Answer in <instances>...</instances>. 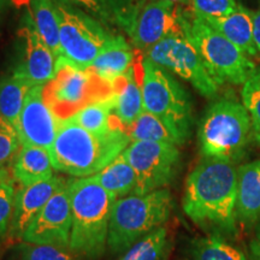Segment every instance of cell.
Here are the masks:
<instances>
[{
    "mask_svg": "<svg viewBox=\"0 0 260 260\" xmlns=\"http://www.w3.org/2000/svg\"><path fill=\"white\" fill-rule=\"evenodd\" d=\"M237 170L232 161L204 158L188 175L182 200L195 224L233 234L236 230Z\"/></svg>",
    "mask_w": 260,
    "mask_h": 260,
    "instance_id": "6da1fadb",
    "label": "cell"
},
{
    "mask_svg": "<svg viewBox=\"0 0 260 260\" xmlns=\"http://www.w3.org/2000/svg\"><path fill=\"white\" fill-rule=\"evenodd\" d=\"M130 142L121 129L92 133L70 119H58L57 136L50 153L54 170L82 178L102 171L123 153Z\"/></svg>",
    "mask_w": 260,
    "mask_h": 260,
    "instance_id": "7a4b0ae2",
    "label": "cell"
},
{
    "mask_svg": "<svg viewBox=\"0 0 260 260\" xmlns=\"http://www.w3.org/2000/svg\"><path fill=\"white\" fill-rule=\"evenodd\" d=\"M73 226L69 251L81 260H99L107 247L115 197L92 176L68 180Z\"/></svg>",
    "mask_w": 260,
    "mask_h": 260,
    "instance_id": "3957f363",
    "label": "cell"
},
{
    "mask_svg": "<svg viewBox=\"0 0 260 260\" xmlns=\"http://www.w3.org/2000/svg\"><path fill=\"white\" fill-rule=\"evenodd\" d=\"M172 197L167 188L146 194H132L116 200L110 218L107 248L123 254L136 241L162 226L170 217Z\"/></svg>",
    "mask_w": 260,
    "mask_h": 260,
    "instance_id": "277c9868",
    "label": "cell"
},
{
    "mask_svg": "<svg viewBox=\"0 0 260 260\" xmlns=\"http://www.w3.org/2000/svg\"><path fill=\"white\" fill-rule=\"evenodd\" d=\"M252 119L243 104L220 99L205 113L199 128L204 158L234 161L241 158L251 134Z\"/></svg>",
    "mask_w": 260,
    "mask_h": 260,
    "instance_id": "5b68a950",
    "label": "cell"
},
{
    "mask_svg": "<svg viewBox=\"0 0 260 260\" xmlns=\"http://www.w3.org/2000/svg\"><path fill=\"white\" fill-rule=\"evenodd\" d=\"M181 24L184 37L197 48L207 71L217 84L245 83L254 73L255 64L246 57L245 52L228 40L224 35L194 15L187 19L182 15Z\"/></svg>",
    "mask_w": 260,
    "mask_h": 260,
    "instance_id": "8992f818",
    "label": "cell"
},
{
    "mask_svg": "<svg viewBox=\"0 0 260 260\" xmlns=\"http://www.w3.org/2000/svg\"><path fill=\"white\" fill-rule=\"evenodd\" d=\"M112 83L92 70L79 69L57 59L56 75L44 86V99L59 121H65L89 104L110 99Z\"/></svg>",
    "mask_w": 260,
    "mask_h": 260,
    "instance_id": "52a82bcc",
    "label": "cell"
},
{
    "mask_svg": "<svg viewBox=\"0 0 260 260\" xmlns=\"http://www.w3.org/2000/svg\"><path fill=\"white\" fill-rule=\"evenodd\" d=\"M144 110L158 116L188 139L191 104L186 89L164 68L145 57L142 81Z\"/></svg>",
    "mask_w": 260,
    "mask_h": 260,
    "instance_id": "ba28073f",
    "label": "cell"
},
{
    "mask_svg": "<svg viewBox=\"0 0 260 260\" xmlns=\"http://www.w3.org/2000/svg\"><path fill=\"white\" fill-rule=\"evenodd\" d=\"M58 23L61 54L57 59L64 60L79 69H88L105 47L111 35L106 32L103 25L83 14L73 9L63 2H54Z\"/></svg>",
    "mask_w": 260,
    "mask_h": 260,
    "instance_id": "9c48e42d",
    "label": "cell"
},
{
    "mask_svg": "<svg viewBox=\"0 0 260 260\" xmlns=\"http://www.w3.org/2000/svg\"><path fill=\"white\" fill-rule=\"evenodd\" d=\"M136 174L133 194L162 189L171 183L180 168V149L176 145L157 141H134L122 153Z\"/></svg>",
    "mask_w": 260,
    "mask_h": 260,
    "instance_id": "30bf717a",
    "label": "cell"
},
{
    "mask_svg": "<svg viewBox=\"0 0 260 260\" xmlns=\"http://www.w3.org/2000/svg\"><path fill=\"white\" fill-rule=\"evenodd\" d=\"M146 58L188 81L201 95L212 98L218 84L207 71L197 48L184 35H171L146 51Z\"/></svg>",
    "mask_w": 260,
    "mask_h": 260,
    "instance_id": "8fae6325",
    "label": "cell"
},
{
    "mask_svg": "<svg viewBox=\"0 0 260 260\" xmlns=\"http://www.w3.org/2000/svg\"><path fill=\"white\" fill-rule=\"evenodd\" d=\"M182 15L168 0H154L138 4L128 15L119 19L138 50H149L162 39L171 35H184L181 24Z\"/></svg>",
    "mask_w": 260,
    "mask_h": 260,
    "instance_id": "7c38bea8",
    "label": "cell"
},
{
    "mask_svg": "<svg viewBox=\"0 0 260 260\" xmlns=\"http://www.w3.org/2000/svg\"><path fill=\"white\" fill-rule=\"evenodd\" d=\"M73 213L68 181L52 195L34 220L29 224L22 241L38 245H51L69 249Z\"/></svg>",
    "mask_w": 260,
    "mask_h": 260,
    "instance_id": "4fadbf2b",
    "label": "cell"
},
{
    "mask_svg": "<svg viewBox=\"0 0 260 260\" xmlns=\"http://www.w3.org/2000/svg\"><path fill=\"white\" fill-rule=\"evenodd\" d=\"M16 130L22 146L50 151L57 136L58 118L45 102L44 86H34L28 92Z\"/></svg>",
    "mask_w": 260,
    "mask_h": 260,
    "instance_id": "5bb4252c",
    "label": "cell"
},
{
    "mask_svg": "<svg viewBox=\"0 0 260 260\" xmlns=\"http://www.w3.org/2000/svg\"><path fill=\"white\" fill-rule=\"evenodd\" d=\"M144 59L140 50H136L134 63L124 75L113 81V116L124 128L132 124L144 111L142 81H144Z\"/></svg>",
    "mask_w": 260,
    "mask_h": 260,
    "instance_id": "9a60e30c",
    "label": "cell"
},
{
    "mask_svg": "<svg viewBox=\"0 0 260 260\" xmlns=\"http://www.w3.org/2000/svg\"><path fill=\"white\" fill-rule=\"evenodd\" d=\"M19 37L24 42V58L15 71L32 86H45L56 75V54L35 30L28 16L27 24L19 30Z\"/></svg>",
    "mask_w": 260,
    "mask_h": 260,
    "instance_id": "2e32d148",
    "label": "cell"
},
{
    "mask_svg": "<svg viewBox=\"0 0 260 260\" xmlns=\"http://www.w3.org/2000/svg\"><path fill=\"white\" fill-rule=\"evenodd\" d=\"M65 181L67 180L60 176H53L50 180L31 186H21L15 195L14 213L9 230L12 239H22L29 224Z\"/></svg>",
    "mask_w": 260,
    "mask_h": 260,
    "instance_id": "e0dca14e",
    "label": "cell"
},
{
    "mask_svg": "<svg viewBox=\"0 0 260 260\" xmlns=\"http://www.w3.org/2000/svg\"><path fill=\"white\" fill-rule=\"evenodd\" d=\"M53 170L50 151L38 146H21L12 165V174L21 186L50 180L54 176Z\"/></svg>",
    "mask_w": 260,
    "mask_h": 260,
    "instance_id": "ac0fdd59",
    "label": "cell"
},
{
    "mask_svg": "<svg viewBox=\"0 0 260 260\" xmlns=\"http://www.w3.org/2000/svg\"><path fill=\"white\" fill-rule=\"evenodd\" d=\"M260 216V160L237 169L236 217L252 224Z\"/></svg>",
    "mask_w": 260,
    "mask_h": 260,
    "instance_id": "d6986e66",
    "label": "cell"
},
{
    "mask_svg": "<svg viewBox=\"0 0 260 260\" xmlns=\"http://www.w3.org/2000/svg\"><path fill=\"white\" fill-rule=\"evenodd\" d=\"M134 51L123 37H111L96 59L88 68L100 79L113 83V81L124 75L134 63Z\"/></svg>",
    "mask_w": 260,
    "mask_h": 260,
    "instance_id": "ffe728a7",
    "label": "cell"
},
{
    "mask_svg": "<svg viewBox=\"0 0 260 260\" xmlns=\"http://www.w3.org/2000/svg\"><path fill=\"white\" fill-rule=\"evenodd\" d=\"M207 24L224 35L242 52L255 58L256 51L253 40V16L243 8H237L233 14L224 17H201Z\"/></svg>",
    "mask_w": 260,
    "mask_h": 260,
    "instance_id": "44dd1931",
    "label": "cell"
},
{
    "mask_svg": "<svg viewBox=\"0 0 260 260\" xmlns=\"http://www.w3.org/2000/svg\"><path fill=\"white\" fill-rule=\"evenodd\" d=\"M124 133L132 142L157 141L178 146L184 144L187 140L167 122L145 110L132 124L124 128Z\"/></svg>",
    "mask_w": 260,
    "mask_h": 260,
    "instance_id": "7402d4cb",
    "label": "cell"
},
{
    "mask_svg": "<svg viewBox=\"0 0 260 260\" xmlns=\"http://www.w3.org/2000/svg\"><path fill=\"white\" fill-rule=\"evenodd\" d=\"M28 17L35 30L47 44L57 58L60 57L59 23L54 2L52 0H28Z\"/></svg>",
    "mask_w": 260,
    "mask_h": 260,
    "instance_id": "603a6c76",
    "label": "cell"
},
{
    "mask_svg": "<svg viewBox=\"0 0 260 260\" xmlns=\"http://www.w3.org/2000/svg\"><path fill=\"white\" fill-rule=\"evenodd\" d=\"M99 186L117 200L134 193L136 187V174L122 154L92 176Z\"/></svg>",
    "mask_w": 260,
    "mask_h": 260,
    "instance_id": "cb8c5ba5",
    "label": "cell"
},
{
    "mask_svg": "<svg viewBox=\"0 0 260 260\" xmlns=\"http://www.w3.org/2000/svg\"><path fill=\"white\" fill-rule=\"evenodd\" d=\"M31 87L34 86L16 71L0 80V116L15 128Z\"/></svg>",
    "mask_w": 260,
    "mask_h": 260,
    "instance_id": "d4e9b609",
    "label": "cell"
},
{
    "mask_svg": "<svg viewBox=\"0 0 260 260\" xmlns=\"http://www.w3.org/2000/svg\"><path fill=\"white\" fill-rule=\"evenodd\" d=\"M112 96L84 106L69 118L75 124L92 133H107L117 129L113 118Z\"/></svg>",
    "mask_w": 260,
    "mask_h": 260,
    "instance_id": "484cf974",
    "label": "cell"
},
{
    "mask_svg": "<svg viewBox=\"0 0 260 260\" xmlns=\"http://www.w3.org/2000/svg\"><path fill=\"white\" fill-rule=\"evenodd\" d=\"M168 248V230L160 226L129 247L118 260H164Z\"/></svg>",
    "mask_w": 260,
    "mask_h": 260,
    "instance_id": "4316f807",
    "label": "cell"
},
{
    "mask_svg": "<svg viewBox=\"0 0 260 260\" xmlns=\"http://www.w3.org/2000/svg\"><path fill=\"white\" fill-rule=\"evenodd\" d=\"M193 260H247L239 248L228 243L214 233L197 240L193 246Z\"/></svg>",
    "mask_w": 260,
    "mask_h": 260,
    "instance_id": "83f0119b",
    "label": "cell"
},
{
    "mask_svg": "<svg viewBox=\"0 0 260 260\" xmlns=\"http://www.w3.org/2000/svg\"><path fill=\"white\" fill-rule=\"evenodd\" d=\"M16 251L18 260H76L69 249L51 245L22 242Z\"/></svg>",
    "mask_w": 260,
    "mask_h": 260,
    "instance_id": "f1b7e54d",
    "label": "cell"
},
{
    "mask_svg": "<svg viewBox=\"0 0 260 260\" xmlns=\"http://www.w3.org/2000/svg\"><path fill=\"white\" fill-rule=\"evenodd\" d=\"M242 103L252 119L256 136L260 135V68L255 69L242 87Z\"/></svg>",
    "mask_w": 260,
    "mask_h": 260,
    "instance_id": "f546056e",
    "label": "cell"
},
{
    "mask_svg": "<svg viewBox=\"0 0 260 260\" xmlns=\"http://www.w3.org/2000/svg\"><path fill=\"white\" fill-rule=\"evenodd\" d=\"M21 146L17 130L0 116V167L5 168V165L15 160Z\"/></svg>",
    "mask_w": 260,
    "mask_h": 260,
    "instance_id": "4dcf8cb0",
    "label": "cell"
},
{
    "mask_svg": "<svg viewBox=\"0 0 260 260\" xmlns=\"http://www.w3.org/2000/svg\"><path fill=\"white\" fill-rule=\"evenodd\" d=\"M194 15L201 17H224L236 11L235 0H190Z\"/></svg>",
    "mask_w": 260,
    "mask_h": 260,
    "instance_id": "1f68e13d",
    "label": "cell"
},
{
    "mask_svg": "<svg viewBox=\"0 0 260 260\" xmlns=\"http://www.w3.org/2000/svg\"><path fill=\"white\" fill-rule=\"evenodd\" d=\"M15 195L16 191L12 181L0 183V239H3L10 230L14 213Z\"/></svg>",
    "mask_w": 260,
    "mask_h": 260,
    "instance_id": "d6a6232c",
    "label": "cell"
},
{
    "mask_svg": "<svg viewBox=\"0 0 260 260\" xmlns=\"http://www.w3.org/2000/svg\"><path fill=\"white\" fill-rule=\"evenodd\" d=\"M105 9V11L109 15V11H111L117 21L124 17L135 8V0H100Z\"/></svg>",
    "mask_w": 260,
    "mask_h": 260,
    "instance_id": "836d02e7",
    "label": "cell"
},
{
    "mask_svg": "<svg viewBox=\"0 0 260 260\" xmlns=\"http://www.w3.org/2000/svg\"><path fill=\"white\" fill-rule=\"evenodd\" d=\"M60 2L67 3L69 5H75L77 8H82L86 11H88L89 14L96 16V17L102 19L109 18V15H107V12L104 9L100 0H60Z\"/></svg>",
    "mask_w": 260,
    "mask_h": 260,
    "instance_id": "e575fe53",
    "label": "cell"
},
{
    "mask_svg": "<svg viewBox=\"0 0 260 260\" xmlns=\"http://www.w3.org/2000/svg\"><path fill=\"white\" fill-rule=\"evenodd\" d=\"M253 40L256 51L255 59L260 60V9L253 15Z\"/></svg>",
    "mask_w": 260,
    "mask_h": 260,
    "instance_id": "d590c367",
    "label": "cell"
},
{
    "mask_svg": "<svg viewBox=\"0 0 260 260\" xmlns=\"http://www.w3.org/2000/svg\"><path fill=\"white\" fill-rule=\"evenodd\" d=\"M253 260H260V232L253 243Z\"/></svg>",
    "mask_w": 260,
    "mask_h": 260,
    "instance_id": "8d00e7d4",
    "label": "cell"
},
{
    "mask_svg": "<svg viewBox=\"0 0 260 260\" xmlns=\"http://www.w3.org/2000/svg\"><path fill=\"white\" fill-rule=\"evenodd\" d=\"M6 181H11V177H10L9 171L6 170L5 168L0 167V183H2V182H6Z\"/></svg>",
    "mask_w": 260,
    "mask_h": 260,
    "instance_id": "74e56055",
    "label": "cell"
},
{
    "mask_svg": "<svg viewBox=\"0 0 260 260\" xmlns=\"http://www.w3.org/2000/svg\"><path fill=\"white\" fill-rule=\"evenodd\" d=\"M168 2H172V3H175V2H181V0H168Z\"/></svg>",
    "mask_w": 260,
    "mask_h": 260,
    "instance_id": "f35d334b",
    "label": "cell"
},
{
    "mask_svg": "<svg viewBox=\"0 0 260 260\" xmlns=\"http://www.w3.org/2000/svg\"><path fill=\"white\" fill-rule=\"evenodd\" d=\"M256 138H258V140H259V142H260V135H258V136H256Z\"/></svg>",
    "mask_w": 260,
    "mask_h": 260,
    "instance_id": "ab89813d",
    "label": "cell"
},
{
    "mask_svg": "<svg viewBox=\"0 0 260 260\" xmlns=\"http://www.w3.org/2000/svg\"><path fill=\"white\" fill-rule=\"evenodd\" d=\"M4 2H6V0H0V3H4Z\"/></svg>",
    "mask_w": 260,
    "mask_h": 260,
    "instance_id": "60d3db41",
    "label": "cell"
}]
</instances>
